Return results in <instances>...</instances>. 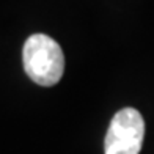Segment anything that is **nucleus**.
Here are the masks:
<instances>
[{"instance_id":"nucleus-2","label":"nucleus","mask_w":154,"mask_h":154,"mask_svg":"<svg viewBox=\"0 0 154 154\" xmlns=\"http://www.w3.org/2000/svg\"><path fill=\"white\" fill-rule=\"evenodd\" d=\"M145 121L138 110L126 107L118 110L106 134V154H138L143 145Z\"/></svg>"},{"instance_id":"nucleus-1","label":"nucleus","mask_w":154,"mask_h":154,"mask_svg":"<svg viewBox=\"0 0 154 154\" xmlns=\"http://www.w3.org/2000/svg\"><path fill=\"white\" fill-rule=\"evenodd\" d=\"M22 63L25 74L41 87L58 83L65 71V55L60 44L44 33H35L27 38Z\"/></svg>"}]
</instances>
